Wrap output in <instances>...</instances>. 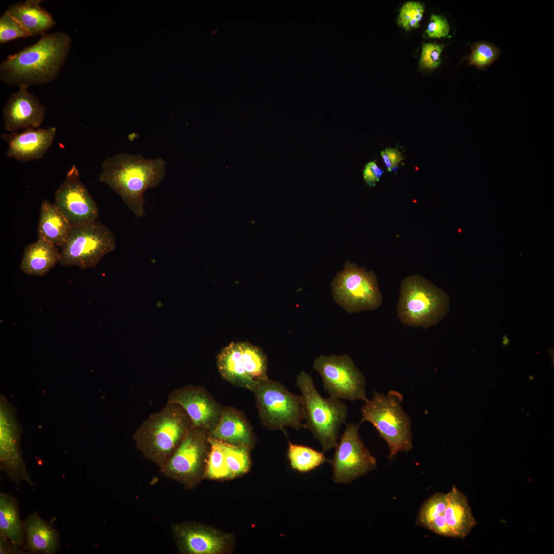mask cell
I'll list each match as a JSON object with an SVG mask.
<instances>
[{
    "instance_id": "7402d4cb",
    "label": "cell",
    "mask_w": 554,
    "mask_h": 554,
    "mask_svg": "<svg viewBox=\"0 0 554 554\" xmlns=\"http://www.w3.org/2000/svg\"><path fill=\"white\" fill-rule=\"evenodd\" d=\"M61 259L57 246L41 238L24 249L20 269L25 274L43 276Z\"/></svg>"
},
{
    "instance_id": "ac0fdd59",
    "label": "cell",
    "mask_w": 554,
    "mask_h": 554,
    "mask_svg": "<svg viewBox=\"0 0 554 554\" xmlns=\"http://www.w3.org/2000/svg\"><path fill=\"white\" fill-rule=\"evenodd\" d=\"M8 98L3 110L5 128L9 132L37 128L44 120L46 108L38 99L21 86Z\"/></svg>"
},
{
    "instance_id": "2e32d148",
    "label": "cell",
    "mask_w": 554,
    "mask_h": 554,
    "mask_svg": "<svg viewBox=\"0 0 554 554\" xmlns=\"http://www.w3.org/2000/svg\"><path fill=\"white\" fill-rule=\"evenodd\" d=\"M167 403L176 404L186 412L192 427L205 429L210 433L217 424L223 408L203 387L187 386L171 391Z\"/></svg>"
},
{
    "instance_id": "1f68e13d",
    "label": "cell",
    "mask_w": 554,
    "mask_h": 554,
    "mask_svg": "<svg viewBox=\"0 0 554 554\" xmlns=\"http://www.w3.org/2000/svg\"><path fill=\"white\" fill-rule=\"evenodd\" d=\"M424 13V5L417 1H408L400 9L399 25L406 31L418 28Z\"/></svg>"
},
{
    "instance_id": "8d00e7d4",
    "label": "cell",
    "mask_w": 554,
    "mask_h": 554,
    "mask_svg": "<svg viewBox=\"0 0 554 554\" xmlns=\"http://www.w3.org/2000/svg\"><path fill=\"white\" fill-rule=\"evenodd\" d=\"M384 171L380 168L375 161L367 163L363 170V179L366 184L370 187L375 186Z\"/></svg>"
},
{
    "instance_id": "d6986e66",
    "label": "cell",
    "mask_w": 554,
    "mask_h": 554,
    "mask_svg": "<svg viewBox=\"0 0 554 554\" xmlns=\"http://www.w3.org/2000/svg\"><path fill=\"white\" fill-rule=\"evenodd\" d=\"M56 132L54 127L29 128L3 134L1 138L8 143V157L26 162L42 158L52 145Z\"/></svg>"
},
{
    "instance_id": "4316f807",
    "label": "cell",
    "mask_w": 554,
    "mask_h": 554,
    "mask_svg": "<svg viewBox=\"0 0 554 554\" xmlns=\"http://www.w3.org/2000/svg\"><path fill=\"white\" fill-rule=\"evenodd\" d=\"M287 457L291 467L300 472H307L328 462L323 452L309 446L288 442Z\"/></svg>"
},
{
    "instance_id": "30bf717a",
    "label": "cell",
    "mask_w": 554,
    "mask_h": 554,
    "mask_svg": "<svg viewBox=\"0 0 554 554\" xmlns=\"http://www.w3.org/2000/svg\"><path fill=\"white\" fill-rule=\"evenodd\" d=\"M209 436L205 429L191 427L161 472L187 489L194 488L205 477Z\"/></svg>"
},
{
    "instance_id": "484cf974",
    "label": "cell",
    "mask_w": 554,
    "mask_h": 554,
    "mask_svg": "<svg viewBox=\"0 0 554 554\" xmlns=\"http://www.w3.org/2000/svg\"><path fill=\"white\" fill-rule=\"evenodd\" d=\"M0 535L15 544L25 546V531L17 501L8 493L0 494Z\"/></svg>"
},
{
    "instance_id": "d590c367",
    "label": "cell",
    "mask_w": 554,
    "mask_h": 554,
    "mask_svg": "<svg viewBox=\"0 0 554 554\" xmlns=\"http://www.w3.org/2000/svg\"><path fill=\"white\" fill-rule=\"evenodd\" d=\"M381 155L389 172L396 171L399 164L403 160L402 153L395 148H386L381 151Z\"/></svg>"
},
{
    "instance_id": "cb8c5ba5",
    "label": "cell",
    "mask_w": 554,
    "mask_h": 554,
    "mask_svg": "<svg viewBox=\"0 0 554 554\" xmlns=\"http://www.w3.org/2000/svg\"><path fill=\"white\" fill-rule=\"evenodd\" d=\"M42 2L27 0L11 5L6 10L22 25L30 36H42L56 24L52 15L41 7Z\"/></svg>"
},
{
    "instance_id": "9a60e30c",
    "label": "cell",
    "mask_w": 554,
    "mask_h": 554,
    "mask_svg": "<svg viewBox=\"0 0 554 554\" xmlns=\"http://www.w3.org/2000/svg\"><path fill=\"white\" fill-rule=\"evenodd\" d=\"M0 467L16 484L24 481L34 485L28 472L20 447L22 429L14 408L1 396Z\"/></svg>"
},
{
    "instance_id": "5bb4252c",
    "label": "cell",
    "mask_w": 554,
    "mask_h": 554,
    "mask_svg": "<svg viewBox=\"0 0 554 554\" xmlns=\"http://www.w3.org/2000/svg\"><path fill=\"white\" fill-rule=\"evenodd\" d=\"M72 228L97 221L98 206L80 179L78 170L73 165L64 182L55 193L54 203Z\"/></svg>"
},
{
    "instance_id": "f546056e",
    "label": "cell",
    "mask_w": 554,
    "mask_h": 554,
    "mask_svg": "<svg viewBox=\"0 0 554 554\" xmlns=\"http://www.w3.org/2000/svg\"><path fill=\"white\" fill-rule=\"evenodd\" d=\"M448 492H437L428 498L421 506L416 524L426 528L438 516L444 513L448 504Z\"/></svg>"
},
{
    "instance_id": "52a82bcc",
    "label": "cell",
    "mask_w": 554,
    "mask_h": 554,
    "mask_svg": "<svg viewBox=\"0 0 554 554\" xmlns=\"http://www.w3.org/2000/svg\"><path fill=\"white\" fill-rule=\"evenodd\" d=\"M262 424L270 430L290 427L305 428L304 402L301 395L295 394L280 382L269 378L261 382L253 391Z\"/></svg>"
},
{
    "instance_id": "836d02e7",
    "label": "cell",
    "mask_w": 554,
    "mask_h": 554,
    "mask_svg": "<svg viewBox=\"0 0 554 554\" xmlns=\"http://www.w3.org/2000/svg\"><path fill=\"white\" fill-rule=\"evenodd\" d=\"M445 45L436 43H423L419 68L421 69L432 70L437 68L441 62V53Z\"/></svg>"
},
{
    "instance_id": "d6a6232c",
    "label": "cell",
    "mask_w": 554,
    "mask_h": 554,
    "mask_svg": "<svg viewBox=\"0 0 554 554\" xmlns=\"http://www.w3.org/2000/svg\"><path fill=\"white\" fill-rule=\"evenodd\" d=\"M30 36L22 25L7 11L0 17V43Z\"/></svg>"
},
{
    "instance_id": "44dd1931",
    "label": "cell",
    "mask_w": 554,
    "mask_h": 554,
    "mask_svg": "<svg viewBox=\"0 0 554 554\" xmlns=\"http://www.w3.org/2000/svg\"><path fill=\"white\" fill-rule=\"evenodd\" d=\"M25 549L33 553H55L60 548V537L52 526L34 512L25 520Z\"/></svg>"
},
{
    "instance_id": "e575fe53",
    "label": "cell",
    "mask_w": 554,
    "mask_h": 554,
    "mask_svg": "<svg viewBox=\"0 0 554 554\" xmlns=\"http://www.w3.org/2000/svg\"><path fill=\"white\" fill-rule=\"evenodd\" d=\"M449 30V25L445 17L432 14L425 33L429 37L441 38L447 36Z\"/></svg>"
},
{
    "instance_id": "603a6c76",
    "label": "cell",
    "mask_w": 554,
    "mask_h": 554,
    "mask_svg": "<svg viewBox=\"0 0 554 554\" xmlns=\"http://www.w3.org/2000/svg\"><path fill=\"white\" fill-rule=\"evenodd\" d=\"M448 504L443 513L454 538L464 539L477 524L466 496L456 486L448 492Z\"/></svg>"
},
{
    "instance_id": "d4e9b609",
    "label": "cell",
    "mask_w": 554,
    "mask_h": 554,
    "mask_svg": "<svg viewBox=\"0 0 554 554\" xmlns=\"http://www.w3.org/2000/svg\"><path fill=\"white\" fill-rule=\"evenodd\" d=\"M72 227L54 204L44 200L41 205L38 237L61 248L68 240Z\"/></svg>"
},
{
    "instance_id": "4fadbf2b",
    "label": "cell",
    "mask_w": 554,
    "mask_h": 554,
    "mask_svg": "<svg viewBox=\"0 0 554 554\" xmlns=\"http://www.w3.org/2000/svg\"><path fill=\"white\" fill-rule=\"evenodd\" d=\"M362 424L348 423L338 443L333 458L328 460L332 467V480L347 484L374 470L377 460L367 448L359 435Z\"/></svg>"
},
{
    "instance_id": "74e56055",
    "label": "cell",
    "mask_w": 554,
    "mask_h": 554,
    "mask_svg": "<svg viewBox=\"0 0 554 554\" xmlns=\"http://www.w3.org/2000/svg\"><path fill=\"white\" fill-rule=\"evenodd\" d=\"M427 529L441 536L454 538L451 530L445 521L443 514L436 517L429 524Z\"/></svg>"
},
{
    "instance_id": "83f0119b",
    "label": "cell",
    "mask_w": 554,
    "mask_h": 554,
    "mask_svg": "<svg viewBox=\"0 0 554 554\" xmlns=\"http://www.w3.org/2000/svg\"><path fill=\"white\" fill-rule=\"evenodd\" d=\"M222 442L229 479L234 478L246 473L250 463L249 449L242 446L235 445Z\"/></svg>"
},
{
    "instance_id": "ffe728a7",
    "label": "cell",
    "mask_w": 554,
    "mask_h": 554,
    "mask_svg": "<svg viewBox=\"0 0 554 554\" xmlns=\"http://www.w3.org/2000/svg\"><path fill=\"white\" fill-rule=\"evenodd\" d=\"M209 436L249 449L253 442V433L247 420L241 412L231 407L223 408L220 419Z\"/></svg>"
},
{
    "instance_id": "7a4b0ae2",
    "label": "cell",
    "mask_w": 554,
    "mask_h": 554,
    "mask_svg": "<svg viewBox=\"0 0 554 554\" xmlns=\"http://www.w3.org/2000/svg\"><path fill=\"white\" fill-rule=\"evenodd\" d=\"M165 164L161 158L146 159L140 154H117L102 163L98 180L119 194L137 217H143L144 193L158 186L164 178Z\"/></svg>"
},
{
    "instance_id": "7c38bea8",
    "label": "cell",
    "mask_w": 554,
    "mask_h": 554,
    "mask_svg": "<svg viewBox=\"0 0 554 554\" xmlns=\"http://www.w3.org/2000/svg\"><path fill=\"white\" fill-rule=\"evenodd\" d=\"M313 368L330 396L351 401L367 399L365 378L349 355H321L315 359Z\"/></svg>"
},
{
    "instance_id": "3957f363",
    "label": "cell",
    "mask_w": 554,
    "mask_h": 554,
    "mask_svg": "<svg viewBox=\"0 0 554 554\" xmlns=\"http://www.w3.org/2000/svg\"><path fill=\"white\" fill-rule=\"evenodd\" d=\"M191 427L190 417L181 406L167 403L160 411L149 416L133 438L143 457L161 469Z\"/></svg>"
},
{
    "instance_id": "8992f818",
    "label": "cell",
    "mask_w": 554,
    "mask_h": 554,
    "mask_svg": "<svg viewBox=\"0 0 554 554\" xmlns=\"http://www.w3.org/2000/svg\"><path fill=\"white\" fill-rule=\"evenodd\" d=\"M449 308L447 293L426 278L414 274L402 281L398 313L403 324L427 329L441 321Z\"/></svg>"
},
{
    "instance_id": "ba28073f",
    "label": "cell",
    "mask_w": 554,
    "mask_h": 554,
    "mask_svg": "<svg viewBox=\"0 0 554 554\" xmlns=\"http://www.w3.org/2000/svg\"><path fill=\"white\" fill-rule=\"evenodd\" d=\"M331 288L334 300L350 314L375 310L383 302L375 273L349 261L333 279Z\"/></svg>"
},
{
    "instance_id": "4dcf8cb0",
    "label": "cell",
    "mask_w": 554,
    "mask_h": 554,
    "mask_svg": "<svg viewBox=\"0 0 554 554\" xmlns=\"http://www.w3.org/2000/svg\"><path fill=\"white\" fill-rule=\"evenodd\" d=\"M500 51L491 44L478 43L471 47V52L467 57L468 65H474L479 69L487 67L498 57Z\"/></svg>"
},
{
    "instance_id": "277c9868",
    "label": "cell",
    "mask_w": 554,
    "mask_h": 554,
    "mask_svg": "<svg viewBox=\"0 0 554 554\" xmlns=\"http://www.w3.org/2000/svg\"><path fill=\"white\" fill-rule=\"evenodd\" d=\"M403 394L395 390L387 394L374 390L371 399L362 406L360 423H370L389 448L387 459L391 460L400 452H408L413 447L411 421L402 408Z\"/></svg>"
},
{
    "instance_id": "8fae6325",
    "label": "cell",
    "mask_w": 554,
    "mask_h": 554,
    "mask_svg": "<svg viewBox=\"0 0 554 554\" xmlns=\"http://www.w3.org/2000/svg\"><path fill=\"white\" fill-rule=\"evenodd\" d=\"M116 247L113 233L97 221L73 227L61 247L60 263L82 269L95 267L101 259Z\"/></svg>"
},
{
    "instance_id": "f35d334b",
    "label": "cell",
    "mask_w": 554,
    "mask_h": 554,
    "mask_svg": "<svg viewBox=\"0 0 554 554\" xmlns=\"http://www.w3.org/2000/svg\"><path fill=\"white\" fill-rule=\"evenodd\" d=\"M25 549L24 546L15 544L8 538L0 535V553H22Z\"/></svg>"
},
{
    "instance_id": "f1b7e54d",
    "label": "cell",
    "mask_w": 554,
    "mask_h": 554,
    "mask_svg": "<svg viewBox=\"0 0 554 554\" xmlns=\"http://www.w3.org/2000/svg\"><path fill=\"white\" fill-rule=\"evenodd\" d=\"M210 450L205 477L210 479H229L228 471L221 441L209 436Z\"/></svg>"
},
{
    "instance_id": "6da1fadb",
    "label": "cell",
    "mask_w": 554,
    "mask_h": 554,
    "mask_svg": "<svg viewBox=\"0 0 554 554\" xmlns=\"http://www.w3.org/2000/svg\"><path fill=\"white\" fill-rule=\"evenodd\" d=\"M72 45L69 34L54 32L9 55L0 65V79L10 86L45 85L58 75Z\"/></svg>"
},
{
    "instance_id": "5b68a950",
    "label": "cell",
    "mask_w": 554,
    "mask_h": 554,
    "mask_svg": "<svg viewBox=\"0 0 554 554\" xmlns=\"http://www.w3.org/2000/svg\"><path fill=\"white\" fill-rule=\"evenodd\" d=\"M296 384L304 402L305 428L319 441L323 451L335 448L340 429L346 424V405L338 398H323L316 389L312 378L304 371L297 375Z\"/></svg>"
},
{
    "instance_id": "9c48e42d",
    "label": "cell",
    "mask_w": 554,
    "mask_h": 554,
    "mask_svg": "<svg viewBox=\"0 0 554 554\" xmlns=\"http://www.w3.org/2000/svg\"><path fill=\"white\" fill-rule=\"evenodd\" d=\"M216 364L225 380L251 391L268 379L265 353L248 342H232L224 347L217 356Z\"/></svg>"
},
{
    "instance_id": "e0dca14e",
    "label": "cell",
    "mask_w": 554,
    "mask_h": 554,
    "mask_svg": "<svg viewBox=\"0 0 554 554\" xmlns=\"http://www.w3.org/2000/svg\"><path fill=\"white\" fill-rule=\"evenodd\" d=\"M171 529L175 545L182 553L218 554L225 552L228 546L226 536L199 523H173Z\"/></svg>"
}]
</instances>
